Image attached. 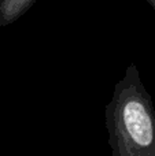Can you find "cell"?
<instances>
[{"label": "cell", "mask_w": 155, "mask_h": 156, "mask_svg": "<svg viewBox=\"0 0 155 156\" xmlns=\"http://www.w3.org/2000/svg\"><path fill=\"white\" fill-rule=\"evenodd\" d=\"M104 118L113 156H155V107L135 63L115 83Z\"/></svg>", "instance_id": "1"}, {"label": "cell", "mask_w": 155, "mask_h": 156, "mask_svg": "<svg viewBox=\"0 0 155 156\" xmlns=\"http://www.w3.org/2000/svg\"><path fill=\"white\" fill-rule=\"evenodd\" d=\"M37 0H0V26L16 22L26 14Z\"/></svg>", "instance_id": "2"}, {"label": "cell", "mask_w": 155, "mask_h": 156, "mask_svg": "<svg viewBox=\"0 0 155 156\" xmlns=\"http://www.w3.org/2000/svg\"><path fill=\"white\" fill-rule=\"evenodd\" d=\"M146 2H147L148 4H150V7H151V8H154V10H155V0H146Z\"/></svg>", "instance_id": "3"}]
</instances>
